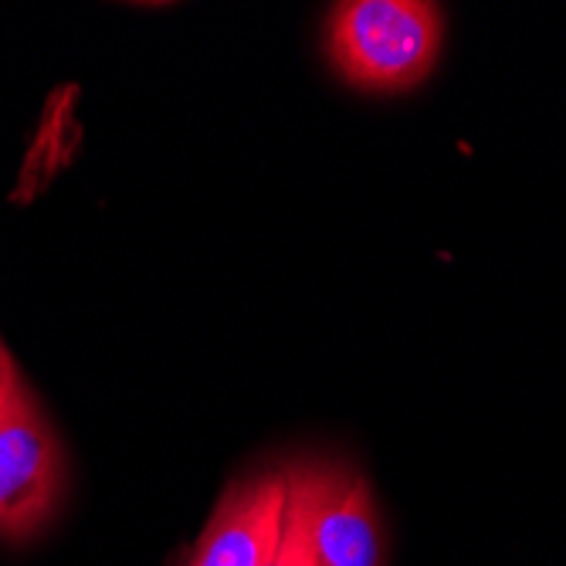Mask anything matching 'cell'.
I'll return each instance as SVG.
<instances>
[{
  "instance_id": "6da1fadb",
  "label": "cell",
  "mask_w": 566,
  "mask_h": 566,
  "mask_svg": "<svg viewBox=\"0 0 566 566\" xmlns=\"http://www.w3.org/2000/svg\"><path fill=\"white\" fill-rule=\"evenodd\" d=\"M444 48V8L431 0H339L326 21V59L356 92L400 95L424 85Z\"/></svg>"
},
{
  "instance_id": "3957f363",
  "label": "cell",
  "mask_w": 566,
  "mask_h": 566,
  "mask_svg": "<svg viewBox=\"0 0 566 566\" xmlns=\"http://www.w3.org/2000/svg\"><path fill=\"white\" fill-rule=\"evenodd\" d=\"M308 495V549L316 566H387L377 495L364 472L295 458Z\"/></svg>"
},
{
  "instance_id": "8992f818",
  "label": "cell",
  "mask_w": 566,
  "mask_h": 566,
  "mask_svg": "<svg viewBox=\"0 0 566 566\" xmlns=\"http://www.w3.org/2000/svg\"><path fill=\"white\" fill-rule=\"evenodd\" d=\"M0 349H4V339H0Z\"/></svg>"
},
{
  "instance_id": "5b68a950",
  "label": "cell",
  "mask_w": 566,
  "mask_h": 566,
  "mask_svg": "<svg viewBox=\"0 0 566 566\" xmlns=\"http://www.w3.org/2000/svg\"><path fill=\"white\" fill-rule=\"evenodd\" d=\"M285 475H289V505H285L282 543L265 566H316L313 549H308V495H305L298 461H289Z\"/></svg>"
},
{
  "instance_id": "277c9868",
  "label": "cell",
  "mask_w": 566,
  "mask_h": 566,
  "mask_svg": "<svg viewBox=\"0 0 566 566\" xmlns=\"http://www.w3.org/2000/svg\"><path fill=\"white\" fill-rule=\"evenodd\" d=\"M285 505V465L238 475L221 492L208 526L180 566H265L282 543Z\"/></svg>"
},
{
  "instance_id": "7a4b0ae2",
  "label": "cell",
  "mask_w": 566,
  "mask_h": 566,
  "mask_svg": "<svg viewBox=\"0 0 566 566\" xmlns=\"http://www.w3.org/2000/svg\"><path fill=\"white\" fill-rule=\"evenodd\" d=\"M69 454L11 349H0V543L28 546L62 516Z\"/></svg>"
}]
</instances>
